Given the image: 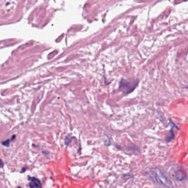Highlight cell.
<instances>
[{
    "instance_id": "1",
    "label": "cell",
    "mask_w": 188,
    "mask_h": 188,
    "mask_svg": "<svg viewBox=\"0 0 188 188\" xmlns=\"http://www.w3.org/2000/svg\"><path fill=\"white\" fill-rule=\"evenodd\" d=\"M149 177L157 184L164 185L168 188H173L171 182L165 177L159 168H154L149 173Z\"/></svg>"
},
{
    "instance_id": "2",
    "label": "cell",
    "mask_w": 188,
    "mask_h": 188,
    "mask_svg": "<svg viewBox=\"0 0 188 188\" xmlns=\"http://www.w3.org/2000/svg\"><path fill=\"white\" fill-rule=\"evenodd\" d=\"M139 80L137 79L131 82H128L127 80L121 79L119 83V89L125 94H129L132 92L137 87Z\"/></svg>"
},
{
    "instance_id": "3",
    "label": "cell",
    "mask_w": 188,
    "mask_h": 188,
    "mask_svg": "<svg viewBox=\"0 0 188 188\" xmlns=\"http://www.w3.org/2000/svg\"><path fill=\"white\" fill-rule=\"evenodd\" d=\"M30 179V183L29 187L31 188H42V184L41 182L38 178H35V177H29Z\"/></svg>"
},
{
    "instance_id": "4",
    "label": "cell",
    "mask_w": 188,
    "mask_h": 188,
    "mask_svg": "<svg viewBox=\"0 0 188 188\" xmlns=\"http://www.w3.org/2000/svg\"><path fill=\"white\" fill-rule=\"evenodd\" d=\"M177 171L178 172L175 173V177L176 179L178 180V181H182V179H184L185 178V177H186V175H185L184 172H179V171Z\"/></svg>"
},
{
    "instance_id": "5",
    "label": "cell",
    "mask_w": 188,
    "mask_h": 188,
    "mask_svg": "<svg viewBox=\"0 0 188 188\" xmlns=\"http://www.w3.org/2000/svg\"><path fill=\"white\" fill-rule=\"evenodd\" d=\"M15 138H16V135H13L12 137L11 138V139H7V140H6L5 141H3V142L2 143V144L5 146L9 147L10 146L11 141H12L13 139H15Z\"/></svg>"
},
{
    "instance_id": "6",
    "label": "cell",
    "mask_w": 188,
    "mask_h": 188,
    "mask_svg": "<svg viewBox=\"0 0 188 188\" xmlns=\"http://www.w3.org/2000/svg\"><path fill=\"white\" fill-rule=\"evenodd\" d=\"M174 138V133L173 132L172 128H171V132L170 133V134L168 136V137L167 138V139H166V141H167V142H168V141H170L172 139H173Z\"/></svg>"
},
{
    "instance_id": "7",
    "label": "cell",
    "mask_w": 188,
    "mask_h": 188,
    "mask_svg": "<svg viewBox=\"0 0 188 188\" xmlns=\"http://www.w3.org/2000/svg\"><path fill=\"white\" fill-rule=\"evenodd\" d=\"M65 144H66V145H68L69 144V143H70L71 141L69 140V139H68L67 137H66V139H65Z\"/></svg>"
},
{
    "instance_id": "8",
    "label": "cell",
    "mask_w": 188,
    "mask_h": 188,
    "mask_svg": "<svg viewBox=\"0 0 188 188\" xmlns=\"http://www.w3.org/2000/svg\"><path fill=\"white\" fill-rule=\"evenodd\" d=\"M4 166V163L1 159H0V168H2Z\"/></svg>"
},
{
    "instance_id": "9",
    "label": "cell",
    "mask_w": 188,
    "mask_h": 188,
    "mask_svg": "<svg viewBox=\"0 0 188 188\" xmlns=\"http://www.w3.org/2000/svg\"><path fill=\"white\" fill-rule=\"evenodd\" d=\"M18 188H22L21 187H18Z\"/></svg>"
}]
</instances>
